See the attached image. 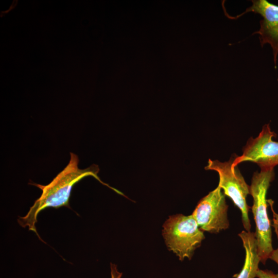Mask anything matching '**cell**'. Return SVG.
Here are the masks:
<instances>
[{
	"label": "cell",
	"instance_id": "cell-7",
	"mask_svg": "<svg viewBox=\"0 0 278 278\" xmlns=\"http://www.w3.org/2000/svg\"><path fill=\"white\" fill-rule=\"evenodd\" d=\"M251 2L252 5L244 12L235 18H229L237 19L248 12L258 13L263 17L259 22V29L253 34L258 33L259 35L262 46L266 43L271 45L275 65L278 54V6L266 0H252Z\"/></svg>",
	"mask_w": 278,
	"mask_h": 278
},
{
	"label": "cell",
	"instance_id": "cell-11",
	"mask_svg": "<svg viewBox=\"0 0 278 278\" xmlns=\"http://www.w3.org/2000/svg\"><path fill=\"white\" fill-rule=\"evenodd\" d=\"M111 278H121L122 273L120 272L117 268V266L113 263L110 264Z\"/></svg>",
	"mask_w": 278,
	"mask_h": 278
},
{
	"label": "cell",
	"instance_id": "cell-4",
	"mask_svg": "<svg viewBox=\"0 0 278 278\" xmlns=\"http://www.w3.org/2000/svg\"><path fill=\"white\" fill-rule=\"evenodd\" d=\"M234 158V157H231L226 162L210 159L204 168L218 173L219 178L218 185L240 211L242 225L245 231L250 232L251 224L249 212L251 207L247 202V196L250 194V186L245 181L237 166L232 165Z\"/></svg>",
	"mask_w": 278,
	"mask_h": 278
},
{
	"label": "cell",
	"instance_id": "cell-2",
	"mask_svg": "<svg viewBox=\"0 0 278 278\" xmlns=\"http://www.w3.org/2000/svg\"><path fill=\"white\" fill-rule=\"evenodd\" d=\"M274 168H262L252 177L250 195L253 198L251 212L255 224L254 233L260 262L265 264L274 249L272 246L271 224L268 213L267 192L274 179Z\"/></svg>",
	"mask_w": 278,
	"mask_h": 278
},
{
	"label": "cell",
	"instance_id": "cell-8",
	"mask_svg": "<svg viewBox=\"0 0 278 278\" xmlns=\"http://www.w3.org/2000/svg\"><path fill=\"white\" fill-rule=\"evenodd\" d=\"M245 251L244 266L236 278H255L258 271L260 258L254 233L245 230L238 234Z\"/></svg>",
	"mask_w": 278,
	"mask_h": 278
},
{
	"label": "cell",
	"instance_id": "cell-5",
	"mask_svg": "<svg viewBox=\"0 0 278 278\" xmlns=\"http://www.w3.org/2000/svg\"><path fill=\"white\" fill-rule=\"evenodd\" d=\"M228 210L225 195L218 185L199 200L192 215L201 230L216 234L229 227Z\"/></svg>",
	"mask_w": 278,
	"mask_h": 278
},
{
	"label": "cell",
	"instance_id": "cell-10",
	"mask_svg": "<svg viewBox=\"0 0 278 278\" xmlns=\"http://www.w3.org/2000/svg\"><path fill=\"white\" fill-rule=\"evenodd\" d=\"M256 277L257 278H278L275 274L269 270L259 269Z\"/></svg>",
	"mask_w": 278,
	"mask_h": 278
},
{
	"label": "cell",
	"instance_id": "cell-9",
	"mask_svg": "<svg viewBox=\"0 0 278 278\" xmlns=\"http://www.w3.org/2000/svg\"><path fill=\"white\" fill-rule=\"evenodd\" d=\"M274 229V232L276 234L277 239L278 241V227L274 223H273L272 225ZM269 259L274 261L278 265V247L276 249H274L272 252ZM276 276L278 277V272L276 274Z\"/></svg>",
	"mask_w": 278,
	"mask_h": 278
},
{
	"label": "cell",
	"instance_id": "cell-1",
	"mask_svg": "<svg viewBox=\"0 0 278 278\" xmlns=\"http://www.w3.org/2000/svg\"><path fill=\"white\" fill-rule=\"evenodd\" d=\"M79 158L77 154L71 152L70 159L67 165L48 184L43 185L31 183L42 190L40 197L37 199L30 207L27 214L18 218V223L23 228L28 227L29 231L34 232L43 241L37 231L36 224L38 214L48 207L58 208L62 206L70 208L69 200L73 186L85 177L91 176L103 185H106L116 193L126 196L101 181L98 177V166L95 164L85 169L78 167Z\"/></svg>",
	"mask_w": 278,
	"mask_h": 278
},
{
	"label": "cell",
	"instance_id": "cell-3",
	"mask_svg": "<svg viewBox=\"0 0 278 278\" xmlns=\"http://www.w3.org/2000/svg\"><path fill=\"white\" fill-rule=\"evenodd\" d=\"M163 236L168 249L180 260L190 259L195 250L205 239L192 215L181 214L169 216L163 224Z\"/></svg>",
	"mask_w": 278,
	"mask_h": 278
},
{
	"label": "cell",
	"instance_id": "cell-12",
	"mask_svg": "<svg viewBox=\"0 0 278 278\" xmlns=\"http://www.w3.org/2000/svg\"><path fill=\"white\" fill-rule=\"evenodd\" d=\"M268 204L271 208V210L273 215V223L275 224L278 227V214L274 210L273 201L271 200H268Z\"/></svg>",
	"mask_w": 278,
	"mask_h": 278
},
{
	"label": "cell",
	"instance_id": "cell-6",
	"mask_svg": "<svg viewBox=\"0 0 278 278\" xmlns=\"http://www.w3.org/2000/svg\"><path fill=\"white\" fill-rule=\"evenodd\" d=\"M276 135L269 124L264 125L257 137L249 138L242 148V154L234 157L232 165L236 166L243 162L250 161L260 169L274 168L278 165V142L273 140Z\"/></svg>",
	"mask_w": 278,
	"mask_h": 278
}]
</instances>
